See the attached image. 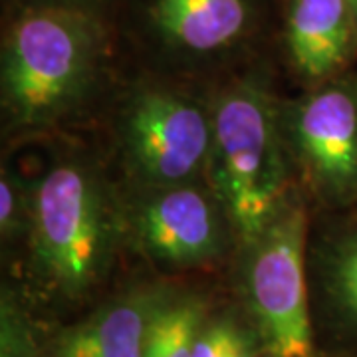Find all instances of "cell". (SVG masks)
Instances as JSON below:
<instances>
[{"instance_id":"cell-15","label":"cell","mask_w":357,"mask_h":357,"mask_svg":"<svg viewBox=\"0 0 357 357\" xmlns=\"http://www.w3.org/2000/svg\"><path fill=\"white\" fill-rule=\"evenodd\" d=\"M24 192L18 189V181L2 171L0 178V227H2V236L13 238L18 232L20 220H22V211H24Z\"/></svg>"},{"instance_id":"cell-8","label":"cell","mask_w":357,"mask_h":357,"mask_svg":"<svg viewBox=\"0 0 357 357\" xmlns=\"http://www.w3.org/2000/svg\"><path fill=\"white\" fill-rule=\"evenodd\" d=\"M165 296L155 290L131 292L74 328L56 357H145Z\"/></svg>"},{"instance_id":"cell-7","label":"cell","mask_w":357,"mask_h":357,"mask_svg":"<svg viewBox=\"0 0 357 357\" xmlns=\"http://www.w3.org/2000/svg\"><path fill=\"white\" fill-rule=\"evenodd\" d=\"M296 155L326 195L357 191V96L333 86L304 98L290 121Z\"/></svg>"},{"instance_id":"cell-2","label":"cell","mask_w":357,"mask_h":357,"mask_svg":"<svg viewBox=\"0 0 357 357\" xmlns=\"http://www.w3.org/2000/svg\"><path fill=\"white\" fill-rule=\"evenodd\" d=\"M115 215L103 185L86 167L50 169L30 197L32 262L66 296L100 280L115 244Z\"/></svg>"},{"instance_id":"cell-17","label":"cell","mask_w":357,"mask_h":357,"mask_svg":"<svg viewBox=\"0 0 357 357\" xmlns=\"http://www.w3.org/2000/svg\"><path fill=\"white\" fill-rule=\"evenodd\" d=\"M351 2V6H354V13L357 14V0H349Z\"/></svg>"},{"instance_id":"cell-5","label":"cell","mask_w":357,"mask_h":357,"mask_svg":"<svg viewBox=\"0 0 357 357\" xmlns=\"http://www.w3.org/2000/svg\"><path fill=\"white\" fill-rule=\"evenodd\" d=\"M123 141L137 175L155 189L187 185L213 149V119L185 96L145 89L129 103Z\"/></svg>"},{"instance_id":"cell-4","label":"cell","mask_w":357,"mask_h":357,"mask_svg":"<svg viewBox=\"0 0 357 357\" xmlns=\"http://www.w3.org/2000/svg\"><path fill=\"white\" fill-rule=\"evenodd\" d=\"M304 250L306 215L292 201L246 248V300L264 357H314Z\"/></svg>"},{"instance_id":"cell-9","label":"cell","mask_w":357,"mask_h":357,"mask_svg":"<svg viewBox=\"0 0 357 357\" xmlns=\"http://www.w3.org/2000/svg\"><path fill=\"white\" fill-rule=\"evenodd\" d=\"M354 14L349 0H292L288 44L304 76L318 79L344 64L354 38Z\"/></svg>"},{"instance_id":"cell-16","label":"cell","mask_w":357,"mask_h":357,"mask_svg":"<svg viewBox=\"0 0 357 357\" xmlns=\"http://www.w3.org/2000/svg\"><path fill=\"white\" fill-rule=\"evenodd\" d=\"M264 351H262V345L256 344V340L250 335V333L241 332L234 345L230 347L229 356L227 357H262Z\"/></svg>"},{"instance_id":"cell-1","label":"cell","mask_w":357,"mask_h":357,"mask_svg":"<svg viewBox=\"0 0 357 357\" xmlns=\"http://www.w3.org/2000/svg\"><path fill=\"white\" fill-rule=\"evenodd\" d=\"M208 167L230 229L252 246L290 201L282 133L262 89L246 84L220 98Z\"/></svg>"},{"instance_id":"cell-13","label":"cell","mask_w":357,"mask_h":357,"mask_svg":"<svg viewBox=\"0 0 357 357\" xmlns=\"http://www.w3.org/2000/svg\"><path fill=\"white\" fill-rule=\"evenodd\" d=\"M241 332L243 330L232 319L204 324L195 340L192 357H227Z\"/></svg>"},{"instance_id":"cell-3","label":"cell","mask_w":357,"mask_h":357,"mask_svg":"<svg viewBox=\"0 0 357 357\" xmlns=\"http://www.w3.org/2000/svg\"><path fill=\"white\" fill-rule=\"evenodd\" d=\"M88 20L64 8L22 16L6 42L2 103L18 126H42L76 102L93 70Z\"/></svg>"},{"instance_id":"cell-12","label":"cell","mask_w":357,"mask_h":357,"mask_svg":"<svg viewBox=\"0 0 357 357\" xmlns=\"http://www.w3.org/2000/svg\"><path fill=\"white\" fill-rule=\"evenodd\" d=\"M324 278L335 307L357 324V234L330 248Z\"/></svg>"},{"instance_id":"cell-11","label":"cell","mask_w":357,"mask_h":357,"mask_svg":"<svg viewBox=\"0 0 357 357\" xmlns=\"http://www.w3.org/2000/svg\"><path fill=\"white\" fill-rule=\"evenodd\" d=\"M203 326L204 307L197 298H167L155 319L145 357H192Z\"/></svg>"},{"instance_id":"cell-10","label":"cell","mask_w":357,"mask_h":357,"mask_svg":"<svg viewBox=\"0 0 357 357\" xmlns=\"http://www.w3.org/2000/svg\"><path fill=\"white\" fill-rule=\"evenodd\" d=\"M157 26L171 42L192 52H211L243 32L244 0H155Z\"/></svg>"},{"instance_id":"cell-6","label":"cell","mask_w":357,"mask_h":357,"mask_svg":"<svg viewBox=\"0 0 357 357\" xmlns=\"http://www.w3.org/2000/svg\"><path fill=\"white\" fill-rule=\"evenodd\" d=\"M227 225L217 195L192 185L155 189L135 217L141 246L157 260L177 266L201 264L220 255Z\"/></svg>"},{"instance_id":"cell-14","label":"cell","mask_w":357,"mask_h":357,"mask_svg":"<svg viewBox=\"0 0 357 357\" xmlns=\"http://www.w3.org/2000/svg\"><path fill=\"white\" fill-rule=\"evenodd\" d=\"M2 357H38L24 319L6 304L2 307Z\"/></svg>"}]
</instances>
